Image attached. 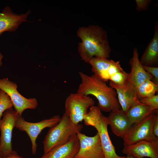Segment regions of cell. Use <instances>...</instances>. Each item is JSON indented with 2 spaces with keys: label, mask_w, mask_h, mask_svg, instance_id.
Returning <instances> with one entry per match:
<instances>
[{
  "label": "cell",
  "mask_w": 158,
  "mask_h": 158,
  "mask_svg": "<svg viewBox=\"0 0 158 158\" xmlns=\"http://www.w3.org/2000/svg\"><path fill=\"white\" fill-rule=\"evenodd\" d=\"M30 13L29 10L25 13L18 14L13 12L9 6H5L0 13V36L6 31H15L22 23L27 21Z\"/></svg>",
  "instance_id": "4fadbf2b"
},
{
  "label": "cell",
  "mask_w": 158,
  "mask_h": 158,
  "mask_svg": "<svg viewBox=\"0 0 158 158\" xmlns=\"http://www.w3.org/2000/svg\"><path fill=\"white\" fill-rule=\"evenodd\" d=\"M107 118L113 133L123 138L133 124L126 114L121 109L110 112Z\"/></svg>",
  "instance_id": "5bb4252c"
},
{
  "label": "cell",
  "mask_w": 158,
  "mask_h": 158,
  "mask_svg": "<svg viewBox=\"0 0 158 158\" xmlns=\"http://www.w3.org/2000/svg\"><path fill=\"white\" fill-rule=\"evenodd\" d=\"M83 128L82 124H74L64 113L59 122L50 128L47 133L43 142L44 153L66 143L73 136L80 132Z\"/></svg>",
  "instance_id": "277c9868"
},
{
  "label": "cell",
  "mask_w": 158,
  "mask_h": 158,
  "mask_svg": "<svg viewBox=\"0 0 158 158\" xmlns=\"http://www.w3.org/2000/svg\"><path fill=\"white\" fill-rule=\"evenodd\" d=\"M80 147L74 158H104L98 133L89 137L80 132L77 134Z\"/></svg>",
  "instance_id": "8fae6325"
},
{
  "label": "cell",
  "mask_w": 158,
  "mask_h": 158,
  "mask_svg": "<svg viewBox=\"0 0 158 158\" xmlns=\"http://www.w3.org/2000/svg\"><path fill=\"white\" fill-rule=\"evenodd\" d=\"M81 82L77 93L94 96L98 101V107L101 111L109 112L121 109L115 90L94 75L90 76L80 71Z\"/></svg>",
  "instance_id": "7a4b0ae2"
},
{
  "label": "cell",
  "mask_w": 158,
  "mask_h": 158,
  "mask_svg": "<svg viewBox=\"0 0 158 158\" xmlns=\"http://www.w3.org/2000/svg\"><path fill=\"white\" fill-rule=\"evenodd\" d=\"M17 84L6 78L0 79V89L6 92L12 102L15 110L21 116L27 109H35L38 103L35 98L27 99L21 95L17 90Z\"/></svg>",
  "instance_id": "9c48e42d"
},
{
  "label": "cell",
  "mask_w": 158,
  "mask_h": 158,
  "mask_svg": "<svg viewBox=\"0 0 158 158\" xmlns=\"http://www.w3.org/2000/svg\"><path fill=\"white\" fill-rule=\"evenodd\" d=\"M129 63L130 71L128 73L126 83L130 86L137 91L138 87L143 82L148 79L153 80L152 76L145 70L141 63L137 48H133V56Z\"/></svg>",
  "instance_id": "7c38bea8"
},
{
  "label": "cell",
  "mask_w": 158,
  "mask_h": 158,
  "mask_svg": "<svg viewBox=\"0 0 158 158\" xmlns=\"http://www.w3.org/2000/svg\"><path fill=\"white\" fill-rule=\"evenodd\" d=\"M145 70L153 77L152 81L158 85V67L143 66Z\"/></svg>",
  "instance_id": "7402d4cb"
},
{
  "label": "cell",
  "mask_w": 158,
  "mask_h": 158,
  "mask_svg": "<svg viewBox=\"0 0 158 158\" xmlns=\"http://www.w3.org/2000/svg\"><path fill=\"white\" fill-rule=\"evenodd\" d=\"M13 105L10 98L4 91L0 90V119L4 112L7 109L12 108Z\"/></svg>",
  "instance_id": "ffe728a7"
},
{
  "label": "cell",
  "mask_w": 158,
  "mask_h": 158,
  "mask_svg": "<svg viewBox=\"0 0 158 158\" xmlns=\"http://www.w3.org/2000/svg\"><path fill=\"white\" fill-rule=\"evenodd\" d=\"M105 30L97 25L80 28L77 35L82 40L78 50L82 60L88 63L93 57L109 58L111 51Z\"/></svg>",
  "instance_id": "6da1fadb"
},
{
  "label": "cell",
  "mask_w": 158,
  "mask_h": 158,
  "mask_svg": "<svg viewBox=\"0 0 158 158\" xmlns=\"http://www.w3.org/2000/svg\"><path fill=\"white\" fill-rule=\"evenodd\" d=\"M158 90V85L148 79L140 85L137 89V97L139 100L155 95Z\"/></svg>",
  "instance_id": "d6986e66"
},
{
  "label": "cell",
  "mask_w": 158,
  "mask_h": 158,
  "mask_svg": "<svg viewBox=\"0 0 158 158\" xmlns=\"http://www.w3.org/2000/svg\"><path fill=\"white\" fill-rule=\"evenodd\" d=\"M61 117L55 115L49 119L43 120L37 123H31L25 121L19 116L16 121L15 127L20 130L25 131L30 138L32 144V151L35 154L37 150V139L42 130L47 128H51L58 123Z\"/></svg>",
  "instance_id": "52a82bcc"
},
{
  "label": "cell",
  "mask_w": 158,
  "mask_h": 158,
  "mask_svg": "<svg viewBox=\"0 0 158 158\" xmlns=\"http://www.w3.org/2000/svg\"><path fill=\"white\" fill-rule=\"evenodd\" d=\"M152 39L148 44L140 59L144 66L157 67L158 64V24L156 22Z\"/></svg>",
  "instance_id": "e0dca14e"
},
{
  "label": "cell",
  "mask_w": 158,
  "mask_h": 158,
  "mask_svg": "<svg viewBox=\"0 0 158 158\" xmlns=\"http://www.w3.org/2000/svg\"><path fill=\"white\" fill-rule=\"evenodd\" d=\"M0 158H23L20 156L15 151L13 150L12 153L9 156L6 157H0Z\"/></svg>",
  "instance_id": "d4e9b609"
},
{
  "label": "cell",
  "mask_w": 158,
  "mask_h": 158,
  "mask_svg": "<svg viewBox=\"0 0 158 158\" xmlns=\"http://www.w3.org/2000/svg\"><path fill=\"white\" fill-rule=\"evenodd\" d=\"M97 106L91 107L83 120L87 125L95 127L99 134L104 158H125L116 153L109 135L107 127L109 125L107 117L102 113Z\"/></svg>",
  "instance_id": "3957f363"
},
{
  "label": "cell",
  "mask_w": 158,
  "mask_h": 158,
  "mask_svg": "<svg viewBox=\"0 0 158 158\" xmlns=\"http://www.w3.org/2000/svg\"><path fill=\"white\" fill-rule=\"evenodd\" d=\"M92 98L77 92L71 93L65 102V113L75 124L81 122L88 112V109L94 106Z\"/></svg>",
  "instance_id": "5b68a950"
},
{
  "label": "cell",
  "mask_w": 158,
  "mask_h": 158,
  "mask_svg": "<svg viewBox=\"0 0 158 158\" xmlns=\"http://www.w3.org/2000/svg\"><path fill=\"white\" fill-rule=\"evenodd\" d=\"M125 158H135L126 156Z\"/></svg>",
  "instance_id": "4316f807"
},
{
  "label": "cell",
  "mask_w": 158,
  "mask_h": 158,
  "mask_svg": "<svg viewBox=\"0 0 158 158\" xmlns=\"http://www.w3.org/2000/svg\"><path fill=\"white\" fill-rule=\"evenodd\" d=\"M19 114L12 108L6 110L0 119V157H6L13 153L12 133Z\"/></svg>",
  "instance_id": "8992f818"
},
{
  "label": "cell",
  "mask_w": 158,
  "mask_h": 158,
  "mask_svg": "<svg viewBox=\"0 0 158 158\" xmlns=\"http://www.w3.org/2000/svg\"><path fill=\"white\" fill-rule=\"evenodd\" d=\"M109 86L116 92L118 99L121 109L126 113L132 104L137 99V91L126 83L120 85L109 82Z\"/></svg>",
  "instance_id": "2e32d148"
},
{
  "label": "cell",
  "mask_w": 158,
  "mask_h": 158,
  "mask_svg": "<svg viewBox=\"0 0 158 158\" xmlns=\"http://www.w3.org/2000/svg\"><path fill=\"white\" fill-rule=\"evenodd\" d=\"M80 142L77 134L66 143L56 147L41 158H74L78 151Z\"/></svg>",
  "instance_id": "9a60e30c"
},
{
  "label": "cell",
  "mask_w": 158,
  "mask_h": 158,
  "mask_svg": "<svg viewBox=\"0 0 158 158\" xmlns=\"http://www.w3.org/2000/svg\"><path fill=\"white\" fill-rule=\"evenodd\" d=\"M122 152L126 156L135 158H158V137L124 145Z\"/></svg>",
  "instance_id": "30bf717a"
},
{
  "label": "cell",
  "mask_w": 158,
  "mask_h": 158,
  "mask_svg": "<svg viewBox=\"0 0 158 158\" xmlns=\"http://www.w3.org/2000/svg\"><path fill=\"white\" fill-rule=\"evenodd\" d=\"M151 1L150 0H136V10L139 12L146 10L148 8Z\"/></svg>",
  "instance_id": "603a6c76"
},
{
  "label": "cell",
  "mask_w": 158,
  "mask_h": 158,
  "mask_svg": "<svg viewBox=\"0 0 158 158\" xmlns=\"http://www.w3.org/2000/svg\"><path fill=\"white\" fill-rule=\"evenodd\" d=\"M157 113V110L142 120L133 123L123 138L124 145L157 137L154 135L153 131L154 123Z\"/></svg>",
  "instance_id": "ba28073f"
},
{
  "label": "cell",
  "mask_w": 158,
  "mask_h": 158,
  "mask_svg": "<svg viewBox=\"0 0 158 158\" xmlns=\"http://www.w3.org/2000/svg\"><path fill=\"white\" fill-rule=\"evenodd\" d=\"M3 57V56L1 53L0 52V67H1L3 65L2 62V59Z\"/></svg>",
  "instance_id": "484cf974"
},
{
  "label": "cell",
  "mask_w": 158,
  "mask_h": 158,
  "mask_svg": "<svg viewBox=\"0 0 158 158\" xmlns=\"http://www.w3.org/2000/svg\"><path fill=\"white\" fill-rule=\"evenodd\" d=\"M153 131V134L155 136L158 137V114H156L154 123Z\"/></svg>",
  "instance_id": "cb8c5ba5"
},
{
  "label": "cell",
  "mask_w": 158,
  "mask_h": 158,
  "mask_svg": "<svg viewBox=\"0 0 158 158\" xmlns=\"http://www.w3.org/2000/svg\"><path fill=\"white\" fill-rule=\"evenodd\" d=\"M157 110L141 103L137 99L131 105L126 114L133 124L142 120Z\"/></svg>",
  "instance_id": "ac0fdd59"
},
{
  "label": "cell",
  "mask_w": 158,
  "mask_h": 158,
  "mask_svg": "<svg viewBox=\"0 0 158 158\" xmlns=\"http://www.w3.org/2000/svg\"><path fill=\"white\" fill-rule=\"evenodd\" d=\"M139 101L141 103L147 105L154 110H157L158 109V95H155Z\"/></svg>",
  "instance_id": "44dd1931"
}]
</instances>
